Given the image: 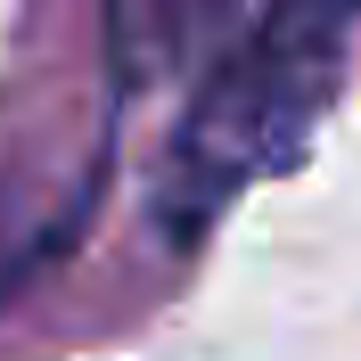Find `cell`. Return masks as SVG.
<instances>
[{
    "instance_id": "6da1fadb",
    "label": "cell",
    "mask_w": 361,
    "mask_h": 361,
    "mask_svg": "<svg viewBox=\"0 0 361 361\" xmlns=\"http://www.w3.org/2000/svg\"><path fill=\"white\" fill-rule=\"evenodd\" d=\"M361 0H271L255 33H238L222 66L189 99L173 148H164V197L157 222L173 247H197L255 180L295 173L320 115L345 82Z\"/></svg>"
}]
</instances>
